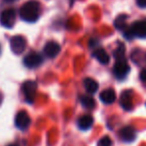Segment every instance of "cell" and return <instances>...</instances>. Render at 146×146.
Instances as JSON below:
<instances>
[{
    "mask_svg": "<svg viewBox=\"0 0 146 146\" xmlns=\"http://www.w3.org/2000/svg\"><path fill=\"white\" fill-rule=\"evenodd\" d=\"M119 136L121 138V140L125 142H132L135 140L136 133L135 130L131 127V126H124L123 128H121L119 131Z\"/></svg>",
    "mask_w": 146,
    "mask_h": 146,
    "instance_id": "cell-11",
    "label": "cell"
},
{
    "mask_svg": "<svg viewBox=\"0 0 146 146\" xmlns=\"http://www.w3.org/2000/svg\"><path fill=\"white\" fill-rule=\"evenodd\" d=\"M2 101H3V94L0 92V105L2 104Z\"/></svg>",
    "mask_w": 146,
    "mask_h": 146,
    "instance_id": "cell-22",
    "label": "cell"
},
{
    "mask_svg": "<svg viewBox=\"0 0 146 146\" xmlns=\"http://www.w3.org/2000/svg\"><path fill=\"white\" fill-rule=\"evenodd\" d=\"M43 58L41 54L37 52H30L24 57L23 59V63L26 67L28 68H36L42 63Z\"/></svg>",
    "mask_w": 146,
    "mask_h": 146,
    "instance_id": "cell-6",
    "label": "cell"
},
{
    "mask_svg": "<svg viewBox=\"0 0 146 146\" xmlns=\"http://www.w3.org/2000/svg\"><path fill=\"white\" fill-rule=\"evenodd\" d=\"M97 146H112V140L109 136H103L98 141Z\"/></svg>",
    "mask_w": 146,
    "mask_h": 146,
    "instance_id": "cell-19",
    "label": "cell"
},
{
    "mask_svg": "<svg viewBox=\"0 0 146 146\" xmlns=\"http://www.w3.org/2000/svg\"><path fill=\"white\" fill-rule=\"evenodd\" d=\"M145 58H146V57H145Z\"/></svg>",
    "mask_w": 146,
    "mask_h": 146,
    "instance_id": "cell-25",
    "label": "cell"
},
{
    "mask_svg": "<svg viewBox=\"0 0 146 146\" xmlns=\"http://www.w3.org/2000/svg\"><path fill=\"white\" fill-rule=\"evenodd\" d=\"M136 3L141 8H146V0H136Z\"/></svg>",
    "mask_w": 146,
    "mask_h": 146,
    "instance_id": "cell-21",
    "label": "cell"
},
{
    "mask_svg": "<svg viewBox=\"0 0 146 146\" xmlns=\"http://www.w3.org/2000/svg\"><path fill=\"white\" fill-rule=\"evenodd\" d=\"M26 39L21 35H15L10 39V48L15 54H21L26 48Z\"/></svg>",
    "mask_w": 146,
    "mask_h": 146,
    "instance_id": "cell-5",
    "label": "cell"
},
{
    "mask_svg": "<svg viewBox=\"0 0 146 146\" xmlns=\"http://www.w3.org/2000/svg\"><path fill=\"white\" fill-rule=\"evenodd\" d=\"M81 103L87 109H92V108L95 107V99H94L92 96L84 95L81 97Z\"/></svg>",
    "mask_w": 146,
    "mask_h": 146,
    "instance_id": "cell-16",
    "label": "cell"
},
{
    "mask_svg": "<svg viewBox=\"0 0 146 146\" xmlns=\"http://www.w3.org/2000/svg\"><path fill=\"white\" fill-rule=\"evenodd\" d=\"M133 33L134 37H140V38H145L146 37V19L143 20L135 21L133 24L130 26Z\"/></svg>",
    "mask_w": 146,
    "mask_h": 146,
    "instance_id": "cell-8",
    "label": "cell"
},
{
    "mask_svg": "<svg viewBox=\"0 0 146 146\" xmlns=\"http://www.w3.org/2000/svg\"><path fill=\"white\" fill-rule=\"evenodd\" d=\"M140 80H141L143 83L146 84V68L145 69H142L141 72H140Z\"/></svg>",
    "mask_w": 146,
    "mask_h": 146,
    "instance_id": "cell-20",
    "label": "cell"
},
{
    "mask_svg": "<svg viewBox=\"0 0 146 146\" xmlns=\"http://www.w3.org/2000/svg\"><path fill=\"white\" fill-rule=\"evenodd\" d=\"M19 14L26 22H35L40 15V3L36 0H30L21 6Z\"/></svg>",
    "mask_w": 146,
    "mask_h": 146,
    "instance_id": "cell-1",
    "label": "cell"
},
{
    "mask_svg": "<svg viewBox=\"0 0 146 146\" xmlns=\"http://www.w3.org/2000/svg\"><path fill=\"white\" fill-rule=\"evenodd\" d=\"M92 55H93L94 58L99 63H101V64H107L110 61L109 54L102 48L95 49V50L93 51V53H92Z\"/></svg>",
    "mask_w": 146,
    "mask_h": 146,
    "instance_id": "cell-13",
    "label": "cell"
},
{
    "mask_svg": "<svg viewBox=\"0 0 146 146\" xmlns=\"http://www.w3.org/2000/svg\"><path fill=\"white\" fill-rule=\"evenodd\" d=\"M44 54L49 58H54L58 55V53L60 52V45L58 43L54 42V41H49L45 44L44 48Z\"/></svg>",
    "mask_w": 146,
    "mask_h": 146,
    "instance_id": "cell-10",
    "label": "cell"
},
{
    "mask_svg": "<svg viewBox=\"0 0 146 146\" xmlns=\"http://www.w3.org/2000/svg\"><path fill=\"white\" fill-rule=\"evenodd\" d=\"M126 20H127V15H119L114 21V26L118 30H123L126 28Z\"/></svg>",
    "mask_w": 146,
    "mask_h": 146,
    "instance_id": "cell-17",
    "label": "cell"
},
{
    "mask_svg": "<svg viewBox=\"0 0 146 146\" xmlns=\"http://www.w3.org/2000/svg\"><path fill=\"white\" fill-rule=\"evenodd\" d=\"M83 85L88 93H95L98 89V83L92 78H85L83 80Z\"/></svg>",
    "mask_w": 146,
    "mask_h": 146,
    "instance_id": "cell-15",
    "label": "cell"
},
{
    "mask_svg": "<svg viewBox=\"0 0 146 146\" xmlns=\"http://www.w3.org/2000/svg\"><path fill=\"white\" fill-rule=\"evenodd\" d=\"M6 1H9V2H13V1H16V0H6Z\"/></svg>",
    "mask_w": 146,
    "mask_h": 146,
    "instance_id": "cell-24",
    "label": "cell"
},
{
    "mask_svg": "<svg viewBox=\"0 0 146 146\" xmlns=\"http://www.w3.org/2000/svg\"><path fill=\"white\" fill-rule=\"evenodd\" d=\"M130 70V67L128 65L127 61L125 59H121V60H116L115 64L113 66V73L114 76L118 79H123L126 77Z\"/></svg>",
    "mask_w": 146,
    "mask_h": 146,
    "instance_id": "cell-4",
    "label": "cell"
},
{
    "mask_svg": "<svg viewBox=\"0 0 146 146\" xmlns=\"http://www.w3.org/2000/svg\"><path fill=\"white\" fill-rule=\"evenodd\" d=\"M8 146H18L17 144H10V145H8Z\"/></svg>",
    "mask_w": 146,
    "mask_h": 146,
    "instance_id": "cell-23",
    "label": "cell"
},
{
    "mask_svg": "<svg viewBox=\"0 0 146 146\" xmlns=\"http://www.w3.org/2000/svg\"><path fill=\"white\" fill-rule=\"evenodd\" d=\"M100 99L103 103L105 104H112L116 99V93L113 89L109 88V89L103 90L99 95Z\"/></svg>",
    "mask_w": 146,
    "mask_h": 146,
    "instance_id": "cell-12",
    "label": "cell"
},
{
    "mask_svg": "<svg viewBox=\"0 0 146 146\" xmlns=\"http://www.w3.org/2000/svg\"><path fill=\"white\" fill-rule=\"evenodd\" d=\"M124 54H125V46L122 43H118L117 48L114 51V57L116 60H121V59H125Z\"/></svg>",
    "mask_w": 146,
    "mask_h": 146,
    "instance_id": "cell-18",
    "label": "cell"
},
{
    "mask_svg": "<svg viewBox=\"0 0 146 146\" xmlns=\"http://www.w3.org/2000/svg\"><path fill=\"white\" fill-rule=\"evenodd\" d=\"M78 127L81 130H88L92 125H93V117L91 115H83L78 119Z\"/></svg>",
    "mask_w": 146,
    "mask_h": 146,
    "instance_id": "cell-14",
    "label": "cell"
},
{
    "mask_svg": "<svg viewBox=\"0 0 146 146\" xmlns=\"http://www.w3.org/2000/svg\"><path fill=\"white\" fill-rule=\"evenodd\" d=\"M22 92L24 94L25 100L28 103H32L35 99L37 92V83L33 80H27L22 84Z\"/></svg>",
    "mask_w": 146,
    "mask_h": 146,
    "instance_id": "cell-2",
    "label": "cell"
},
{
    "mask_svg": "<svg viewBox=\"0 0 146 146\" xmlns=\"http://www.w3.org/2000/svg\"><path fill=\"white\" fill-rule=\"evenodd\" d=\"M16 21V12L14 9L8 8L2 11L0 15V23L5 28H12Z\"/></svg>",
    "mask_w": 146,
    "mask_h": 146,
    "instance_id": "cell-3",
    "label": "cell"
},
{
    "mask_svg": "<svg viewBox=\"0 0 146 146\" xmlns=\"http://www.w3.org/2000/svg\"><path fill=\"white\" fill-rule=\"evenodd\" d=\"M120 105L126 111H129L133 108V98L130 90H125L120 96Z\"/></svg>",
    "mask_w": 146,
    "mask_h": 146,
    "instance_id": "cell-9",
    "label": "cell"
},
{
    "mask_svg": "<svg viewBox=\"0 0 146 146\" xmlns=\"http://www.w3.org/2000/svg\"><path fill=\"white\" fill-rule=\"evenodd\" d=\"M31 123V118L29 116V114L26 111L22 110L19 111L17 113L16 117H15V125L18 129L20 130H25L29 127Z\"/></svg>",
    "mask_w": 146,
    "mask_h": 146,
    "instance_id": "cell-7",
    "label": "cell"
}]
</instances>
